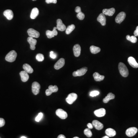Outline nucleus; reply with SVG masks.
<instances>
[{
  "instance_id": "c756f323",
  "label": "nucleus",
  "mask_w": 138,
  "mask_h": 138,
  "mask_svg": "<svg viewBox=\"0 0 138 138\" xmlns=\"http://www.w3.org/2000/svg\"><path fill=\"white\" fill-rule=\"evenodd\" d=\"M75 26L74 25L72 24L70 25L68 27L66 28V33L67 35L70 34V33L72 32L75 29Z\"/></svg>"
},
{
  "instance_id": "6ab92c4d",
  "label": "nucleus",
  "mask_w": 138,
  "mask_h": 138,
  "mask_svg": "<svg viewBox=\"0 0 138 138\" xmlns=\"http://www.w3.org/2000/svg\"><path fill=\"white\" fill-rule=\"evenodd\" d=\"M97 20L101 23L102 25L105 26L106 24V19L104 14L101 13L97 18Z\"/></svg>"
},
{
  "instance_id": "4468645a",
  "label": "nucleus",
  "mask_w": 138,
  "mask_h": 138,
  "mask_svg": "<svg viewBox=\"0 0 138 138\" xmlns=\"http://www.w3.org/2000/svg\"><path fill=\"white\" fill-rule=\"evenodd\" d=\"M65 64V60L64 58H61L54 65V68L56 70H59L62 68Z\"/></svg>"
},
{
  "instance_id": "e433bc0d",
  "label": "nucleus",
  "mask_w": 138,
  "mask_h": 138,
  "mask_svg": "<svg viewBox=\"0 0 138 138\" xmlns=\"http://www.w3.org/2000/svg\"><path fill=\"white\" fill-rule=\"evenodd\" d=\"M5 124V121L3 118H0V127L4 126Z\"/></svg>"
},
{
  "instance_id": "c85d7f7f",
  "label": "nucleus",
  "mask_w": 138,
  "mask_h": 138,
  "mask_svg": "<svg viewBox=\"0 0 138 138\" xmlns=\"http://www.w3.org/2000/svg\"><path fill=\"white\" fill-rule=\"evenodd\" d=\"M126 39L132 43H136L137 41V38L135 36H132L130 37L129 35H127L126 36Z\"/></svg>"
},
{
  "instance_id": "2eb2a0df",
  "label": "nucleus",
  "mask_w": 138,
  "mask_h": 138,
  "mask_svg": "<svg viewBox=\"0 0 138 138\" xmlns=\"http://www.w3.org/2000/svg\"><path fill=\"white\" fill-rule=\"evenodd\" d=\"M94 114L97 117H102L105 115L106 111L104 108H101L94 111Z\"/></svg>"
},
{
  "instance_id": "393cba45",
  "label": "nucleus",
  "mask_w": 138,
  "mask_h": 138,
  "mask_svg": "<svg viewBox=\"0 0 138 138\" xmlns=\"http://www.w3.org/2000/svg\"><path fill=\"white\" fill-rule=\"evenodd\" d=\"M106 134L109 137H113L116 135V132L114 129L111 128H108L106 130Z\"/></svg>"
},
{
  "instance_id": "c03bdc74",
  "label": "nucleus",
  "mask_w": 138,
  "mask_h": 138,
  "mask_svg": "<svg viewBox=\"0 0 138 138\" xmlns=\"http://www.w3.org/2000/svg\"><path fill=\"white\" fill-rule=\"evenodd\" d=\"M27 137H25V136H22V137H20V138H27Z\"/></svg>"
},
{
  "instance_id": "f704fd0d",
  "label": "nucleus",
  "mask_w": 138,
  "mask_h": 138,
  "mask_svg": "<svg viewBox=\"0 0 138 138\" xmlns=\"http://www.w3.org/2000/svg\"><path fill=\"white\" fill-rule=\"evenodd\" d=\"M99 94V92L97 91H94L90 93V96L93 97L97 96Z\"/></svg>"
},
{
  "instance_id": "0eeeda50",
  "label": "nucleus",
  "mask_w": 138,
  "mask_h": 138,
  "mask_svg": "<svg viewBox=\"0 0 138 138\" xmlns=\"http://www.w3.org/2000/svg\"><path fill=\"white\" fill-rule=\"evenodd\" d=\"M126 17V14L124 12H122L119 13L115 18V22L120 24L124 20Z\"/></svg>"
},
{
  "instance_id": "f257e3e1",
  "label": "nucleus",
  "mask_w": 138,
  "mask_h": 138,
  "mask_svg": "<svg viewBox=\"0 0 138 138\" xmlns=\"http://www.w3.org/2000/svg\"><path fill=\"white\" fill-rule=\"evenodd\" d=\"M119 70L121 75L123 77H127L129 74V71L126 65L122 62L119 64Z\"/></svg>"
},
{
  "instance_id": "79ce46f5",
  "label": "nucleus",
  "mask_w": 138,
  "mask_h": 138,
  "mask_svg": "<svg viewBox=\"0 0 138 138\" xmlns=\"http://www.w3.org/2000/svg\"><path fill=\"white\" fill-rule=\"evenodd\" d=\"M65 135H63L61 134L60 135H59L58 136V138H65Z\"/></svg>"
},
{
  "instance_id": "a211bd4d",
  "label": "nucleus",
  "mask_w": 138,
  "mask_h": 138,
  "mask_svg": "<svg viewBox=\"0 0 138 138\" xmlns=\"http://www.w3.org/2000/svg\"><path fill=\"white\" fill-rule=\"evenodd\" d=\"M128 62L129 65L133 68H138V63L137 62L135 59L133 57H129V58H128Z\"/></svg>"
},
{
  "instance_id": "2f4dec72",
  "label": "nucleus",
  "mask_w": 138,
  "mask_h": 138,
  "mask_svg": "<svg viewBox=\"0 0 138 138\" xmlns=\"http://www.w3.org/2000/svg\"><path fill=\"white\" fill-rule=\"evenodd\" d=\"M36 58L38 61H40V62L43 61L44 59V55L41 53H39L36 57Z\"/></svg>"
},
{
  "instance_id": "5701e85b",
  "label": "nucleus",
  "mask_w": 138,
  "mask_h": 138,
  "mask_svg": "<svg viewBox=\"0 0 138 138\" xmlns=\"http://www.w3.org/2000/svg\"><path fill=\"white\" fill-rule=\"evenodd\" d=\"M115 97V96L114 94L111 92H110L103 99V101L104 103H107L111 100L113 99H114Z\"/></svg>"
},
{
  "instance_id": "4c0bfd02",
  "label": "nucleus",
  "mask_w": 138,
  "mask_h": 138,
  "mask_svg": "<svg viewBox=\"0 0 138 138\" xmlns=\"http://www.w3.org/2000/svg\"><path fill=\"white\" fill-rule=\"evenodd\" d=\"M47 4H50V3H54L56 4L57 3V0H45Z\"/></svg>"
},
{
  "instance_id": "7ed1b4c3",
  "label": "nucleus",
  "mask_w": 138,
  "mask_h": 138,
  "mask_svg": "<svg viewBox=\"0 0 138 138\" xmlns=\"http://www.w3.org/2000/svg\"><path fill=\"white\" fill-rule=\"evenodd\" d=\"M78 95L74 93H72L69 94L67 98H66V101L68 104H72L77 99Z\"/></svg>"
},
{
  "instance_id": "473e14b6",
  "label": "nucleus",
  "mask_w": 138,
  "mask_h": 138,
  "mask_svg": "<svg viewBox=\"0 0 138 138\" xmlns=\"http://www.w3.org/2000/svg\"><path fill=\"white\" fill-rule=\"evenodd\" d=\"M76 16H77V18L80 20H83L85 17V15H84V14L81 11L79 13H78Z\"/></svg>"
},
{
  "instance_id": "37998d69",
  "label": "nucleus",
  "mask_w": 138,
  "mask_h": 138,
  "mask_svg": "<svg viewBox=\"0 0 138 138\" xmlns=\"http://www.w3.org/2000/svg\"><path fill=\"white\" fill-rule=\"evenodd\" d=\"M103 138H109V137H108V136L107 135V136H105L104 137H102Z\"/></svg>"
},
{
  "instance_id": "a878e982",
  "label": "nucleus",
  "mask_w": 138,
  "mask_h": 138,
  "mask_svg": "<svg viewBox=\"0 0 138 138\" xmlns=\"http://www.w3.org/2000/svg\"><path fill=\"white\" fill-rule=\"evenodd\" d=\"M93 76L94 80L96 81H101L103 80L105 78L104 76L100 75L99 73L97 72L94 73Z\"/></svg>"
},
{
  "instance_id": "ddd939ff",
  "label": "nucleus",
  "mask_w": 138,
  "mask_h": 138,
  "mask_svg": "<svg viewBox=\"0 0 138 138\" xmlns=\"http://www.w3.org/2000/svg\"><path fill=\"white\" fill-rule=\"evenodd\" d=\"M57 29L59 31H64L66 30V26L63 23L62 21L60 19L57 20Z\"/></svg>"
},
{
  "instance_id": "bb28decb",
  "label": "nucleus",
  "mask_w": 138,
  "mask_h": 138,
  "mask_svg": "<svg viewBox=\"0 0 138 138\" xmlns=\"http://www.w3.org/2000/svg\"><path fill=\"white\" fill-rule=\"evenodd\" d=\"M23 68L24 71H26L27 73L31 74L33 72V68L28 64H24L23 65Z\"/></svg>"
},
{
  "instance_id": "f3484780",
  "label": "nucleus",
  "mask_w": 138,
  "mask_h": 138,
  "mask_svg": "<svg viewBox=\"0 0 138 138\" xmlns=\"http://www.w3.org/2000/svg\"><path fill=\"white\" fill-rule=\"evenodd\" d=\"M73 53L75 57H78L80 56L81 51V48L78 44H76L73 48Z\"/></svg>"
},
{
  "instance_id": "20e7f679",
  "label": "nucleus",
  "mask_w": 138,
  "mask_h": 138,
  "mask_svg": "<svg viewBox=\"0 0 138 138\" xmlns=\"http://www.w3.org/2000/svg\"><path fill=\"white\" fill-rule=\"evenodd\" d=\"M87 71H88V68L87 67H83L76 71H74L73 73V75L74 77L81 76L85 74Z\"/></svg>"
},
{
  "instance_id": "49530a36",
  "label": "nucleus",
  "mask_w": 138,
  "mask_h": 138,
  "mask_svg": "<svg viewBox=\"0 0 138 138\" xmlns=\"http://www.w3.org/2000/svg\"><path fill=\"white\" fill-rule=\"evenodd\" d=\"M33 1H36V0H32Z\"/></svg>"
},
{
  "instance_id": "412c9836",
  "label": "nucleus",
  "mask_w": 138,
  "mask_h": 138,
  "mask_svg": "<svg viewBox=\"0 0 138 138\" xmlns=\"http://www.w3.org/2000/svg\"><path fill=\"white\" fill-rule=\"evenodd\" d=\"M115 12V9L114 8L109 9H104L103 10V13L104 15L109 16H112L114 14Z\"/></svg>"
},
{
  "instance_id": "a19ab883",
  "label": "nucleus",
  "mask_w": 138,
  "mask_h": 138,
  "mask_svg": "<svg viewBox=\"0 0 138 138\" xmlns=\"http://www.w3.org/2000/svg\"><path fill=\"white\" fill-rule=\"evenodd\" d=\"M87 126H88V127L89 129H92V128H93V125L91 124V123H88L87 125Z\"/></svg>"
},
{
  "instance_id": "9b49d317",
  "label": "nucleus",
  "mask_w": 138,
  "mask_h": 138,
  "mask_svg": "<svg viewBox=\"0 0 138 138\" xmlns=\"http://www.w3.org/2000/svg\"><path fill=\"white\" fill-rule=\"evenodd\" d=\"M27 41L30 45V48L32 50H35V45L37 44V40L32 37H29L28 38Z\"/></svg>"
},
{
  "instance_id": "72a5a7b5",
  "label": "nucleus",
  "mask_w": 138,
  "mask_h": 138,
  "mask_svg": "<svg viewBox=\"0 0 138 138\" xmlns=\"http://www.w3.org/2000/svg\"><path fill=\"white\" fill-rule=\"evenodd\" d=\"M43 117V114L42 113H40L39 114L37 117H36L35 120L36 122H39L40 120H41L42 117Z\"/></svg>"
},
{
  "instance_id": "f8f14e48",
  "label": "nucleus",
  "mask_w": 138,
  "mask_h": 138,
  "mask_svg": "<svg viewBox=\"0 0 138 138\" xmlns=\"http://www.w3.org/2000/svg\"><path fill=\"white\" fill-rule=\"evenodd\" d=\"M57 29V27H54L53 31L48 30L46 31V35L49 39H51L54 36H57L58 35V32L56 29Z\"/></svg>"
},
{
  "instance_id": "b1692460",
  "label": "nucleus",
  "mask_w": 138,
  "mask_h": 138,
  "mask_svg": "<svg viewBox=\"0 0 138 138\" xmlns=\"http://www.w3.org/2000/svg\"><path fill=\"white\" fill-rule=\"evenodd\" d=\"M39 12L38 8H33L30 14V18L32 19H34L39 15Z\"/></svg>"
},
{
  "instance_id": "39448f33",
  "label": "nucleus",
  "mask_w": 138,
  "mask_h": 138,
  "mask_svg": "<svg viewBox=\"0 0 138 138\" xmlns=\"http://www.w3.org/2000/svg\"><path fill=\"white\" fill-rule=\"evenodd\" d=\"M56 114L59 117L62 119H65L68 117L67 113L62 109H58L56 111Z\"/></svg>"
},
{
  "instance_id": "cd10ccee",
  "label": "nucleus",
  "mask_w": 138,
  "mask_h": 138,
  "mask_svg": "<svg viewBox=\"0 0 138 138\" xmlns=\"http://www.w3.org/2000/svg\"><path fill=\"white\" fill-rule=\"evenodd\" d=\"M90 49L91 53L94 54H97L101 51V49L100 48L93 45L91 46L90 48Z\"/></svg>"
},
{
  "instance_id": "4be33fe9",
  "label": "nucleus",
  "mask_w": 138,
  "mask_h": 138,
  "mask_svg": "<svg viewBox=\"0 0 138 138\" xmlns=\"http://www.w3.org/2000/svg\"><path fill=\"white\" fill-rule=\"evenodd\" d=\"M92 124L97 130H101L103 128L104 126L103 123H102L97 120H94L92 121Z\"/></svg>"
},
{
  "instance_id": "c9c22d12",
  "label": "nucleus",
  "mask_w": 138,
  "mask_h": 138,
  "mask_svg": "<svg viewBox=\"0 0 138 138\" xmlns=\"http://www.w3.org/2000/svg\"><path fill=\"white\" fill-rule=\"evenodd\" d=\"M49 56H50V57L51 58L55 59L57 58V55L55 53H54L53 51H51L50 52V55H49Z\"/></svg>"
},
{
  "instance_id": "58836bf2",
  "label": "nucleus",
  "mask_w": 138,
  "mask_h": 138,
  "mask_svg": "<svg viewBox=\"0 0 138 138\" xmlns=\"http://www.w3.org/2000/svg\"><path fill=\"white\" fill-rule=\"evenodd\" d=\"M75 12H76V13H78L80 12H81V8L80 7H76V8H75Z\"/></svg>"
},
{
  "instance_id": "ea45409f",
  "label": "nucleus",
  "mask_w": 138,
  "mask_h": 138,
  "mask_svg": "<svg viewBox=\"0 0 138 138\" xmlns=\"http://www.w3.org/2000/svg\"><path fill=\"white\" fill-rule=\"evenodd\" d=\"M134 35L135 37H138V26L137 27L136 30L134 32Z\"/></svg>"
},
{
  "instance_id": "dca6fc26",
  "label": "nucleus",
  "mask_w": 138,
  "mask_h": 138,
  "mask_svg": "<svg viewBox=\"0 0 138 138\" xmlns=\"http://www.w3.org/2000/svg\"><path fill=\"white\" fill-rule=\"evenodd\" d=\"M20 75L21 77V80L23 82H27L29 78L28 73L25 71H21L20 73Z\"/></svg>"
},
{
  "instance_id": "aec40b11",
  "label": "nucleus",
  "mask_w": 138,
  "mask_h": 138,
  "mask_svg": "<svg viewBox=\"0 0 138 138\" xmlns=\"http://www.w3.org/2000/svg\"><path fill=\"white\" fill-rule=\"evenodd\" d=\"M4 15L8 20H11L14 17L13 11L11 10H6L4 12Z\"/></svg>"
},
{
  "instance_id": "6e6552de",
  "label": "nucleus",
  "mask_w": 138,
  "mask_h": 138,
  "mask_svg": "<svg viewBox=\"0 0 138 138\" xmlns=\"http://www.w3.org/2000/svg\"><path fill=\"white\" fill-rule=\"evenodd\" d=\"M58 90V88L57 86L55 85L54 86L50 85L49 87V89L46 90L45 93L47 96H49L52 94V93L56 92Z\"/></svg>"
},
{
  "instance_id": "7c9ffc66",
  "label": "nucleus",
  "mask_w": 138,
  "mask_h": 138,
  "mask_svg": "<svg viewBox=\"0 0 138 138\" xmlns=\"http://www.w3.org/2000/svg\"><path fill=\"white\" fill-rule=\"evenodd\" d=\"M84 134L88 137H91L92 136V134L89 129H86L84 130Z\"/></svg>"
},
{
  "instance_id": "f03ea898",
  "label": "nucleus",
  "mask_w": 138,
  "mask_h": 138,
  "mask_svg": "<svg viewBox=\"0 0 138 138\" xmlns=\"http://www.w3.org/2000/svg\"><path fill=\"white\" fill-rule=\"evenodd\" d=\"M17 57V53L14 50H12L9 52L6 56L5 59L9 62H13L16 60Z\"/></svg>"
},
{
  "instance_id": "a18cd8bd",
  "label": "nucleus",
  "mask_w": 138,
  "mask_h": 138,
  "mask_svg": "<svg viewBox=\"0 0 138 138\" xmlns=\"http://www.w3.org/2000/svg\"><path fill=\"white\" fill-rule=\"evenodd\" d=\"M73 138H79V137H74Z\"/></svg>"
},
{
  "instance_id": "1a4fd4ad",
  "label": "nucleus",
  "mask_w": 138,
  "mask_h": 138,
  "mask_svg": "<svg viewBox=\"0 0 138 138\" xmlns=\"http://www.w3.org/2000/svg\"><path fill=\"white\" fill-rule=\"evenodd\" d=\"M40 85L37 82H34L32 83V91L34 95H37L40 92Z\"/></svg>"
},
{
  "instance_id": "9d476101",
  "label": "nucleus",
  "mask_w": 138,
  "mask_h": 138,
  "mask_svg": "<svg viewBox=\"0 0 138 138\" xmlns=\"http://www.w3.org/2000/svg\"><path fill=\"white\" fill-rule=\"evenodd\" d=\"M28 34L29 37L35 38H38L40 37V34L39 32L33 29V28H29L27 30Z\"/></svg>"
},
{
  "instance_id": "423d86ee",
  "label": "nucleus",
  "mask_w": 138,
  "mask_h": 138,
  "mask_svg": "<svg viewBox=\"0 0 138 138\" xmlns=\"http://www.w3.org/2000/svg\"><path fill=\"white\" fill-rule=\"evenodd\" d=\"M138 132V129L135 127H130L126 131L125 133L127 136L132 137L134 136Z\"/></svg>"
}]
</instances>
